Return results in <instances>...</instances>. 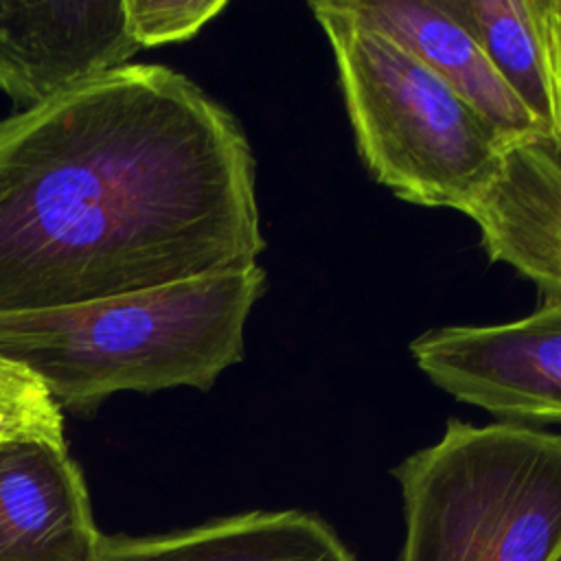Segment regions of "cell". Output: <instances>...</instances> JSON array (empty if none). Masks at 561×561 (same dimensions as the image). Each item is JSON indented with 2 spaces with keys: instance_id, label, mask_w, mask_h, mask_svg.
<instances>
[{
  "instance_id": "obj_1",
  "label": "cell",
  "mask_w": 561,
  "mask_h": 561,
  "mask_svg": "<svg viewBox=\"0 0 561 561\" xmlns=\"http://www.w3.org/2000/svg\"><path fill=\"white\" fill-rule=\"evenodd\" d=\"M256 162L186 75L127 64L0 121V313L259 265Z\"/></svg>"
},
{
  "instance_id": "obj_2",
  "label": "cell",
  "mask_w": 561,
  "mask_h": 561,
  "mask_svg": "<svg viewBox=\"0 0 561 561\" xmlns=\"http://www.w3.org/2000/svg\"><path fill=\"white\" fill-rule=\"evenodd\" d=\"M267 289L261 265L110 298L0 313V362L61 408L94 412L116 392L210 390L245 351V322Z\"/></svg>"
},
{
  "instance_id": "obj_3",
  "label": "cell",
  "mask_w": 561,
  "mask_h": 561,
  "mask_svg": "<svg viewBox=\"0 0 561 561\" xmlns=\"http://www.w3.org/2000/svg\"><path fill=\"white\" fill-rule=\"evenodd\" d=\"M309 11L329 39L368 173L410 204L460 213L491 184L513 140L342 0L309 2Z\"/></svg>"
},
{
  "instance_id": "obj_4",
  "label": "cell",
  "mask_w": 561,
  "mask_h": 561,
  "mask_svg": "<svg viewBox=\"0 0 561 561\" xmlns=\"http://www.w3.org/2000/svg\"><path fill=\"white\" fill-rule=\"evenodd\" d=\"M399 561H561V434L524 423H445L392 469Z\"/></svg>"
},
{
  "instance_id": "obj_5",
  "label": "cell",
  "mask_w": 561,
  "mask_h": 561,
  "mask_svg": "<svg viewBox=\"0 0 561 561\" xmlns=\"http://www.w3.org/2000/svg\"><path fill=\"white\" fill-rule=\"evenodd\" d=\"M443 392L511 423H561V300L502 324L430 329L410 342Z\"/></svg>"
},
{
  "instance_id": "obj_6",
  "label": "cell",
  "mask_w": 561,
  "mask_h": 561,
  "mask_svg": "<svg viewBox=\"0 0 561 561\" xmlns=\"http://www.w3.org/2000/svg\"><path fill=\"white\" fill-rule=\"evenodd\" d=\"M123 0L0 2V92L22 110L129 64Z\"/></svg>"
},
{
  "instance_id": "obj_7",
  "label": "cell",
  "mask_w": 561,
  "mask_h": 561,
  "mask_svg": "<svg viewBox=\"0 0 561 561\" xmlns=\"http://www.w3.org/2000/svg\"><path fill=\"white\" fill-rule=\"evenodd\" d=\"M101 541L64 432L0 438V561H96Z\"/></svg>"
},
{
  "instance_id": "obj_8",
  "label": "cell",
  "mask_w": 561,
  "mask_h": 561,
  "mask_svg": "<svg viewBox=\"0 0 561 561\" xmlns=\"http://www.w3.org/2000/svg\"><path fill=\"white\" fill-rule=\"evenodd\" d=\"M460 213L493 263L561 300V156L548 136L508 142L491 184Z\"/></svg>"
},
{
  "instance_id": "obj_9",
  "label": "cell",
  "mask_w": 561,
  "mask_h": 561,
  "mask_svg": "<svg viewBox=\"0 0 561 561\" xmlns=\"http://www.w3.org/2000/svg\"><path fill=\"white\" fill-rule=\"evenodd\" d=\"M364 24L386 33L471 103L504 138L543 136L537 121L495 72L473 35L436 0H342Z\"/></svg>"
},
{
  "instance_id": "obj_10",
  "label": "cell",
  "mask_w": 561,
  "mask_h": 561,
  "mask_svg": "<svg viewBox=\"0 0 561 561\" xmlns=\"http://www.w3.org/2000/svg\"><path fill=\"white\" fill-rule=\"evenodd\" d=\"M96 561H357L337 533L305 511H250L186 530L105 537Z\"/></svg>"
},
{
  "instance_id": "obj_11",
  "label": "cell",
  "mask_w": 561,
  "mask_h": 561,
  "mask_svg": "<svg viewBox=\"0 0 561 561\" xmlns=\"http://www.w3.org/2000/svg\"><path fill=\"white\" fill-rule=\"evenodd\" d=\"M436 2L473 35L495 72L550 138L552 85L543 33L546 0Z\"/></svg>"
},
{
  "instance_id": "obj_12",
  "label": "cell",
  "mask_w": 561,
  "mask_h": 561,
  "mask_svg": "<svg viewBox=\"0 0 561 561\" xmlns=\"http://www.w3.org/2000/svg\"><path fill=\"white\" fill-rule=\"evenodd\" d=\"M226 7V0H123L129 33L140 50L195 37Z\"/></svg>"
},
{
  "instance_id": "obj_13",
  "label": "cell",
  "mask_w": 561,
  "mask_h": 561,
  "mask_svg": "<svg viewBox=\"0 0 561 561\" xmlns=\"http://www.w3.org/2000/svg\"><path fill=\"white\" fill-rule=\"evenodd\" d=\"M59 405L24 370L0 373V438L22 432H64Z\"/></svg>"
},
{
  "instance_id": "obj_14",
  "label": "cell",
  "mask_w": 561,
  "mask_h": 561,
  "mask_svg": "<svg viewBox=\"0 0 561 561\" xmlns=\"http://www.w3.org/2000/svg\"><path fill=\"white\" fill-rule=\"evenodd\" d=\"M543 33L552 85V131L550 142L561 156V0L543 2Z\"/></svg>"
},
{
  "instance_id": "obj_15",
  "label": "cell",
  "mask_w": 561,
  "mask_h": 561,
  "mask_svg": "<svg viewBox=\"0 0 561 561\" xmlns=\"http://www.w3.org/2000/svg\"><path fill=\"white\" fill-rule=\"evenodd\" d=\"M7 368H9V364H4V362H0V373H2V370H7Z\"/></svg>"
}]
</instances>
